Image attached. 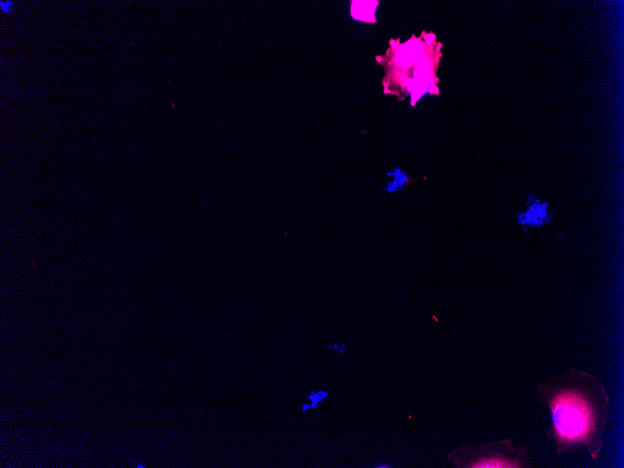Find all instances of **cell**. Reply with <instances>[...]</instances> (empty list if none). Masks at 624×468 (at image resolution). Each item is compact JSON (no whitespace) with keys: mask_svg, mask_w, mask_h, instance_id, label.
<instances>
[{"mask_svg":"<svg viewBox=\"0 0 624 468\" xmlns=\"http://www.w3.org/2000/svg\"><path fill=\"white\" fill-rule=\"evenodd\" d=\"M536 396L551 414L547 439L554 443L555 453L563 455L583 448L598 460L610 409V398L600 380L571 368L539 382Z\"/></svg>","mask_w":624,"mask_h":468,"instance_id":"obj_1","label":"cell"},{"mask_svg":"<svg viewBox=\"0 0 624 468\" xmlns=\"http://www.w3.org/2000/svg\"><path fill=\"white\" fill-rule=\"evenodd\" d=\"M456 467L464 468H528L529 454L525 446L516 445L505 439L481 445H467L448 454Z\"/></svg>","mask_w":624,"mask_h":468,"instance_id":"obj_2","label":"cell"},{"mask_svg":"<svg viewBox=\"0 0 624 468\" xmlns=\"http://www.w3.org/2000/svg\"><path fill=\"white\" fill-rule=\"evenodd\" d=\"M516 223L524 232L533 231L545 228L552 223L554 219V210L551 203L530 194L528 196L524 209L516 213Z\"/></svg>","mask_w":624,"mask_h":468,"instance_id":"obj_3","label":"cell"},{"mask_svg":"<svg viewBox=\"0 0 624 468\" xmlns=\"http://www.w3.org/2000/svg\"><path fill=\"white\" fill-rule=\"evenodd\" d=\"M391 175L393 176V180L388 182L387 187H386L390 193L400 190L409 182V178L407 177V175L399 171V169H396Z\"/></svg>","mask_w":624,"mask_h":468,"instance_id":"obj_4","label":"cell"},{"mask_svg":"<svg viewBox=\"0 0 624 468\" xmlns=\"http://www.w3.org/2000/svg\"><path fill=\"white\" fill-rule=\"evenodd\" d=\"M328 396V393L325 392H318L316 393H312L311 396H309L308 398L311 400V407H316L318 406L320 403L322 401V399L327 398Z\"/></svg>","mask_w":624,"mask_h":468,"instance_id":"obj_5","label":"cell"},{"mask_svg":"<svg viewBox=\"0 0 624 468\" xmlns=\"http://www.w3.org/2000/svg\"><path fill=\"white\" fill-rule=\"evenodd\" d=\"M13 2L12 1H1L0 2V8L3 10L4 13H9L10 10H13Z\"/></svg>","mask_w":624,"mask_h":468,"instance_id":"obj_6","label":"cell"}]
</instances>
